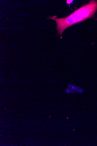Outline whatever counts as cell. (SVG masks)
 Wrapping results in <instances>:
<instances>
[{
  "instance_id": "obj_1",
  "label": "cell",
  "mask_w": 97,
  "mask_h": 146,
  "mask_svg": "<svg viewBox=\"0 0 97 146\" xmlns=\"http://www.w3.org/2000/svg\"><path fill=\"white\" fill-rule=\"evenodd\" d=\"M97 9V1H92L75 11L68 16L61 18H55V16L49 19L56 21L57 29L61 35L67 28L92 17Z\"/></svg>"
},
{
  "instance_id": "obj_3",
  "label": "cell",
  "mask_w": 97,
  "mask_h": 146,
  "mask_svg": "<svg viewBox=\"0 0 97 146\" xmlns=\"http://www.w3.org/2000/svg\"><path fill=\"white\" fill-rule=\"evenodd\" d=\"M65 92L67 94H70L71 93L70 91V90H69V88H67L65 89Z\"/></svg>"
},
{
  "instance_id": "obj_2",
  "label": "cell",
  "mask_w": 97,
  "mask_h": 146,
  "mask_svg": "<svg viewBox=\"0 0 97 146\" xmlns=\"http://www.w3.org/2000/svg\"><path fill=\"white\" fill-rule=\"evenodd\" d=\"M76 91L77 92L81 94L83 93L85 91L84 89H83L80 87L78 86H76Z\"/></svg>"
}]
</instances>
